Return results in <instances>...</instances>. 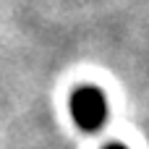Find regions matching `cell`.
Instances as JSON below:
<instances>
[{
  "mask_svg": "<svg viewBox=\"0 0 149 149\" xmlns=\"http://www.w3.org/2000/svg\"><path fill=\"white\" fill-rule=\"evenodd\" d=\"M102 149H128L126 144H120V141H110V144H105Z\"/></svg>",
  "mask_w": 149,
  "mask_h": 149,
  "instance_id": "2",
  "label": "cell"
},
{
  "mask_svg": "<svg viewBox=\"0 0 149 149\" xmlns=\"http://www.w3.org/2000/svg\"><path fill=\"white\" fill-rule=\"evenodd\" d=\"M68 107L73 123L86 134H97L110 118V102L97 84H79L71 92Z\"/></svg>",
  "mask_w": 149,
  "mask_h": 149,
  "instance_id": "1",
  "label": "cell"
}]
</instances>
